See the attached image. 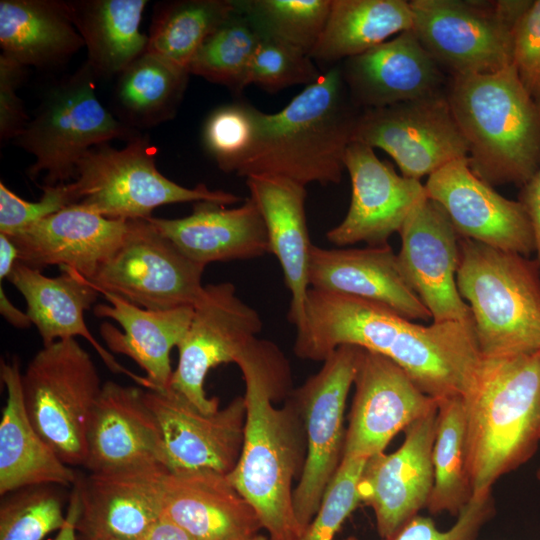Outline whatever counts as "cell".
Here are the masks:
<instances>
[{"label":"cell","instance_id":"54","mask_svg":"<svg viewBox=\"0 0 540 540\" xmlns=\"http://www.w3.org/2000/svg\"><path fill=\"white\" fill-rule=\"evenodd\" d=\"M84 540H116L112 538H90V539H84Z\"/></svg>","mask_w":540,"mask_h":540},{"label":"cell","instance_id":"47","mask_svg":"<svg viewBox=\"0 0 540 540\" xmlns=\"http://www.w3.org/2000/svg\"><path fill=\"white\" fill-rule=\"evenodd\" d=\"M25 66L0 54V139L14 140L28 122L23 103L17 89L25 76Z\"/></svg>","mask_w":540,"mask_h":540},{"label":"cell","instance_id":"53","mask_svg":"<svg viewBox=\"0 0 540 540\" xmlns=\"http://www.w3.org/2000/svg\"><path fill=\"white\" fill-rule=\"evenodd\" d=\"M247 540H269V538H268L267 535H263V534L260 533V534L254 536V537H251V538H249Z\"/></svg>","mask_w":540,"mask_h":540},{"label":"cell","instance_id":"13","mask_svg":"<svg viewBox=\"0 0 540 540\" xmlns=\"http://www.w3.org/2000/svg\"><path fill=\"white\" fill-rule=\"evenodd\" d=\"M352 141L388 153L401 175L419 180L447 164L468 160V145L446 90L424 98L361 111Z\"/></svg>","mask_w":540,"mask_h":540},{"label":"cell","instance_id":"36","mask_svg":"<svg viewBox=\"0 0 540 540\" xmlns=\"http://www.w3.org/2000/svg\"><path fill=\"white\" fill-rule=\"evenodd\" d=\"M233 10V0L160 3L154 10L146 52L188 71L201 45Z\"/></svg>","mask_w":540,"mask_h":540},{"label":"cell","instance_id":"17","mask_svg":"<svg viewBox=\"0 0 540 540\" xmlns=\"http://www.w3.org/2000/svg\"><path fill=\"white\" fill-rule=\"evenodd\" d=\"M344 166L352 186L345 218L326 233L337 246L364 242L368 246L388 244L401 230L413 210L427 197L419 180L399 175L380 160L373 148L357 141L347 146Z\"/></svg>","mask_w":540,"mask_h":540},{"label":"cell","instance_id":"9","mask_svg":"<svg viewBox=\"0 0 540 540\" xmlns=\"http://www.w3.org/2000/svg\"><path fill=\"white\" fill-rule=\"evenodd\" d=\"M156 152L142 136L122 149L108 144L92 148L79 161L73 180L77 204L109 219L137 220L152 217V211L163 205L198 201L231 205L242 200L205 184L187 188L175 183L157 169Z\"/></svg>","mask_w":540,"mask_h":540},{"label":"cell","instance_id":"30","mask_svg":"<svg viewBox=\"0 0 540 540\" xmlns=\"http://www.w3.org/2000/svg\"><path fill=\"white\" fill-rule=\"evenodd\" d=\"M108 304L93 308L98 318H111L123 328L110 323L100 325V334L110 351L131 358L146 373L155 390L170 388L174 370L170 352L184 337L193 316V306L170 310H148L113 294L101 293Z\"/></svg>","mask_w":540,"mask_h":540},{"label":"cell","instance_id":"48","mask_svg":"<svg viewBox=\"0 0 540 540\" xmlns=\"http://www.w3.org/2000/svg\"><path fill=\"white\" fill-rule=\"evenodd\" d=\"M518 201L525 208L535 235L537 261L540 265V169L520 188Z\"/></svg>","mask_w":540,"mask_h":540},{"label":"cell","instance_id":"39","mask_svg":"<svg viewBox=\"0 0 540 540\" xmlns=\"http://www.w3.org/2000/svg\"><path fill=\"white\" fill-rule=\"evenodd\" d=\"M263 39L311 55L324 29L331 0H233Z\"/></svg>","mask_w":540,"mask_h":540},{"label":"cell","instance_id":"52","mask_svg":"<svg viewBox=\"0 0 540 540\" xmlns=\"http://www.w3.org/2000/svg\"><path fill=\"white\" fill-rule=\"evenodd\" d=\"M0 313L8 323L16 328L24 329L32 325L27 313L18 309L9 300L2 285L0 286Z\"/></svg>","mask_w":540,"mask_h":540},{"label":"cell","instance_id":"12","mask_svg":"<svg viewBox=\"0 0 540 540\" xmlns=\"http://www.w3.org/2000/svg\"><path fill=\"white\" fill-rule=\"evenodd\" d=\"M204 265L186 257L149 219L129 220L121 244L87 279L99 292L148 310L193 306Z\"/></svg>","mask_w":540,"mask_h":540},{"label":"cell","instance_id":"35","mask_svg":"<svg viewBox=\"0 0 540 540\" xmlns=\"http://www.w3.org/2000/svg\"><path fill=\"white\" fill-rule=\"evenodd\" d=\"M189 75L188 71L145 52L118 75L113 100L116 118L136 130L172 119Z\"/></svg>","mask_w":540,"mask_h":540},{"label":"cell","instance_id":"45","mask_svg":"<svg viewBox=\"0 0 540 540\" xmlns=\"http://www.w3.org/2000/svg\"><path fill=\"white\" fill-rule=\"evenodd\" d=\"M494 512L491 489H484L473 493L448 530L441 531L431 518L416 515L383 540H477Z\"/></svg>","mask_w":540,"mask_h":540},{"label":"cell","instance_id":"28","mask_svg":"<svg viewBox=\"0 0 540 540\" xmlns=\"http://www.w3.org/2000/svg\"><path fill=\"white\" fill-rule=\"evenodd\" d=\"M148 219L186 257L204 266L269 253L266 226L251 197L235 208L198 201L186 217Z\"/></svg>","mask_w":540,"mask_h":540},{"label":"cell","instance_id":"29","mask_svg":"<svg viewBox=\"0 0 540 540\" xmlns=\"http://www.w3.org/2000/svg\"><path fill=\"white\" fill-rule=\"evenodd\" d=\"M251 199L263 217L269 253L279 261L291 300L287 319L300 326L304 321L310 241L305 214L306 186L279 175L259 174L245 178Z\"/></svg>","mask_w":540,"mask_h":540},{"label":"cell","instance_id":"43","mask_svg":"<svg viewBox=\"0 0 540 540\" xmlns=\"http://www.w3.org/2000/svg\"><path fill=\"white\" fill-rule=\"evenodd\" d=\"M367 460L343 456L317 513L299 540H334L346 518L361 502L358 486Z\"/></svg>","mask_w":540,"mask_h":540},{"label":"cell","instance_id":"55","mask_svg":"<svg viewBox=\"0 0 540 540\" xmlns=\"http://www.w3.org/2000/svg\"><path fill=\"white\" fill-rule=\"evenodd\" d=\"M343 540H359V539L357 537H355V536H349V537H347V538H345Z\"/></svg>","mask_w":540,"mask_h":540},{"label":"cell","instance_id":"2","mask_svg":"<svg viewBox=\"0 0 540 540\" xmlns=\"http://www.w3.org/2000/svg\"><path fill=\"white\" fill-rule=\"evenodd\" d=\"M245 384L246 418L240 457L227 474L256 511L269 540H299L293 480L302 472L306 438L289 396V364L278 346L258 337L236 358Z\"/></svg>","mask_w":540,"mask_h":540},{"label":"cell","instance_id":"21","mask_svg":"<svg viewBox=\"0 0 540 540\" xmlns=\"http://www.w3.org/2000/svg\"><path fill=\"white\" fill-rule=\"evenodd\" d=\"M167 472L151 464L78 474L77 531L83 539L139 540L162 516Z\"/></svg>","mask_w":540,"mask_h":540},{"label":"cell","instance_id":"16","mask_svg":"<svg viewBox=\"0 0 540 540\" xmlns=\"http://www.w3.org/2000/svg\"><path fill=\"white\" fill-rule=\"evenodd\" d=\"M354 385L343 456L369 459L384 452L398 432L438 407L399 365L368 350L362 351Z\"/></svg>","mask_w":540,"mask_h":540},{"label":"cell","instance_id":"34","mask_svg":"<svg viewBox=\"0 0 540 540\" xmlns=\"http://www.w3.org/2000/svg\"><path fill=\"white\" fill-rule=\"evenodd\" d=\"M405 0H331L322 34L310 57L329 67L411 29Z\"/></svg>","mask_w":540,"mask_h":540},{"label":"cell","instance_id":"1","mask_svg":"<svg viewBox=\"0 0 540 540\" xmlns=\"http://www.w3.org/2000/svg\"><path fill=\"white\" fill-rule=\"evenodd\" d=\"M341 345L391 359L437 401L462 396L482 358L474 325L425 326L378 303L309 288L293 347L296 356L324 361Z\"/></svg>","mask_w":540,"mask_h":540},{"label":"cell","instance_id":"10","mask_svg":"<svg viewBox=\"0 0 540 540\" xmlns=\"http://www.w3.org/2000/svg\"><path fill=\"white\" fill-rule=\"evenodd\" d=\"M531 1L412 0V30L449 76L512 64V31Z\"/></svg>","mask_w":540,"mask_h":540},{"label":"cell","instance_id":"44","mask_svg":"<svg viewBox=\"0 0 540 540\" xmlns=\"http://www.w3.org/2000/svg\"><path fill=\"white\" fill-rule=\"evenodd\" d=\"M42 196L36 202L26 201L0 182V233L15 235L29 226L80 200L74 181L42 186Z\"/></svg>","mask_w":540,"mask_h":540},{"label":"cell","instance_id":"50","mask_svg":"<svg viewBox=\"0 0 540 540\" xmlns=\"http://www.w3.org/2000/svg\"><path fill=\"white\" fill-rule=\"evenodd\" d=\"M69 494L68 509L66 521L63 527L58 530L55 538L52 540H76V523L79 515V501L76 490L72 487Z\"/></svg>","mask_w":540,"mask_h":540},{"label":"cell","instance_id":"8","mask_svg":"<svg viewBox=\"0 0 540 540\" xmlns=\"http://www.w3.org/2000/svg\"><path fill=\"white\" fill-rule=\"evenodd\" d=\"M103 383L75 338L43 346L22 373L24 405L42 439L67 465L87 460V429Z\"/></svg>","mask_w":540,"mask_h":540},{"label":"cell","instance_id":"42","mask_svg":"<svg viewBox=\"0 0 540 540\" xmlns=\"http://www.w3.org/2000/svg\"><path fill=\"white\" fill-rule=\"evenodd\" d=\"M322 73L309 55L285 44L262 39L249 64L245 88L254 84L276 92L299 84L308 86Z\"/></svg>","mask_w":540,"mask_h":540},{"label":"cell","instance_id":"49","mask_svg":"<svg viewBox=\"0 0 540 540\" xmlns=\"http://www.w3.org/2000/svg\"><path fill=\"white\" fill-rule=\"evenodd\" d=\"M139 540H194L182 528L171 522L164 516L139 539Z\"/></svg>","mask_w":540,"mask_h":540},{"label":"cell","instance_id":"32","mask_svg":"<svg viewBox=\"0 0 540 540\" xmlns=\"http://www.w3.org/2000/svg\"><path fill=\"white\" fill-rule=\"evenodd\" d=\"M83 46L67 1H0L1 54L21 65H59Z\"/></svg>","mask_w":540,"mask_h":540},{"label":"cell","instance_id":"14","mask_svg":"<svg viewBox=\"0 0 540 540\" xmlns=\"http://www.w3.org/2000/svg\"><path fill=\"white\" fill-rule=\"evenodd\" d=\"M262 328L258 312L237 296L231 282L204 285L193 305L190 325L177 346L178 363L170 388L203 413L218 411L219 399L205 392L208 372L220 364L235 363Z\"/></svg>","mask_w":540,"mask_h":540},{"label":"cell","instance_id":"24","mask_svg":"<svg viewBox=\"0 0 540 540\" xmlns=\"http://www.w3.org/2000/svg\"><path fill=\"white\" fill-rule=\"evenodd\" d=\"M129 220L109 219L78 204L9 236L19 262L38 270L51 265L90 279L123 241Z\"/></svg>","mask_w":540,"mask_h":540},{"label":"cell","instance_id":"51","mask_svg":"<svg viewBox=\"0 0 540 540\" xmlns=\"http://www.w3.org/2000/svg\"><path fill=\"white\" fill-rule=\"evenodd\" d=\"M19 261V252L11 240L5 234L0 233V279H7Z\"/></svg>","mask_w":540,"mask_h":540},{"label":"cell","instance_id":"23","mask_svg":"<svg viewBox=\"0 0 540 540\" xmlns=\"http://www.w3.org/2000/svg\"><path fill=\"white\" fill-rule=\"evenodd\" d=\"M151 464L163 465L162 436L144 388L106 381L90 415L84 467L103 472Z\"/></svg>","mask_w":540,"mask_h":540},{"label":"cell","instance_id":"15","mask_svg":"<svg viewBox=\"0 0 540 540\" xmlns=\"http://www.w3.org/2000/svg\"><path fill=\"white\" fill-rule=\"evenodd\" d=\"M162 436L163 465L169 472L212 470L229 474L240 457L244 438V396L206 414L172 388L145 390Z\"/></svg>","mask_w":540,"mask_h":540},{"label":"cell","instance_id":"5","mask_svg":"<svg viewBox=\"0 0 540 540\" xmlns=\"http://www.w3.org/2000/svg\"><path fill=\"white\" fill-rule=\"evenodd\" d=\"M446 97L468 145L472 172L493 186H524L540 169V106L511 64L449 77Z\"/></svg>","mask_w":540,"mask_h":540},{"label":"cell","instance_id":"25","mask_svg":"<svg viewBox=\"0 0 540 540\" xmlns=\"http://www.w3.org/2000/svg\"><path fill=\"white\" fill-rule=\"evenodd\" d=\"M308 279L310 288L378 303L412 321L432 319L406 282L389 244L348 249L313 244Z\"/></svg>","mask_w":540,"mask_h":540},{"label":"cell","instance_id":"41","mask_svg":"<svg viewBox=\"0 0 540 540\" xmlns=\"http://www.w3.org/2000/svg\"><path fill=\"white\" fill-rule=\"evenodd\" d=\"M260 110L247 103L220 106L207 117L203 143L225 173H238L251 155L258 136Z\"/></svg>","mask_w":540,"mask_h":540},{"label":"cell","instance_id":"27","mask_svg":"<svg viewBox=\"0 0 540 540\" xmlns=\"http://www.w3.org/2000/svg\"><path fill=\"white\" fill-rule=\"evenodd\" d=\"M162 516L194 540H247L263 529L228 476L212 470L168 471Z\"/></svg>","mask_w":540,"mask_h":540},{"label":"cell","instance_id":"7","mask_svg":"<svg viewBox=\"0 0 540 540\" xmlns=\"http://www.w3.org/2000/svg\"><path fill=\"white\" fill-rule=\"evenodd\" d=\"M95 81L96 75L85 62L52 88L14 139L35 158L27 170L31 180L44 174L43 186L72 182L79 161L89 150L113 139L129 142L141 136L102 105Z\"/></svg>","mask_w":540,"mask_h":540},{"label":"cell","instance_id":"6","mask_svg":"<svg viewBox=\"0 0 540 540\" xmlns=\"http://www.w3.org/2000/svg\"><path fill=\"white\" fill-rule=\"evenodd\" d=\"M456 283L471 309L483 357L540 350L537 259L460 237Z\"/></svg>","mask_w":540,"mask_h":540},{"label":"cell","instance_id":"22","mask_svg":"<svg viewBox=\"0 0 540 540\" xmlns=\"http://www.w3.org/2000/svg\"><path fill=\"white\" fill-rule=\"evenodd\" d=\"M340 67L353 102L362 110L441 93L449 80L412 28L342 61Z\"/></svg>","mask_w":540,"mask_h":540},{"label":"cell","instance_id":"3","mask_svg":"<svg viewBox=\"0 0 540 540\" xmlns=\"http://www.w3.org/2000/svg\"><path fill=\"white\" fill-rule=\"evenodd\" d=\"M361 111L340 63L327 68L279 112L260 111L255 147L237 175H279L305 186L339 183Z\"/></svg>","mask_w":540,"mask_h":540},{"label":"cell","instance_id":"19","mask_svg":"<svg viewBox=\"0 0 540 540\" xmlns=\"http://www.w3.org/2000/svg\"><path fill=\"white\" fill-rule=\"evenodd\" d=\"M424 187L460 237L526 257L536 251L533 226L523 205L477 177L468 160L447 164L430 175Z\"/></svg>","mask_w":540,"mask_h":540},{"label":"cell","instance_id":"33","mask_svg":"<svg viewBox=\"0 0 540 540\" xmlns=\"http://www.w3.org/2000/svg\"><path fill=\"white\" fill-rule=\"evenodd\" d=\"M146 0L67 1L96 77L118 76L147 50L140 31Z\"/></svg>","mask_w":540,"mask_h":540},{"label":"cell","instance_id":"11","mask_svg":"<svg viewBox=\"0 0 540 540\" xmlns=\"http://www.w3.org/2000/svg\"><path fill=\"white\" fill-rule=\"evenodd\" d=\"M363 349L341 345L323 366L289 396L296 403L305 430L306 455L293 492V508L303 533L321 504L344 453L346 401Z\"/></svg>","mask_w":540,"mask_h":540},{"label":"cell","instance_id":"18","mask_svg":"<svg viewBox=\"0 0 540 540\" xmlns=\"http://www.w3.org/2000/svg\"><path fill=\"white\" fill-rule=\"evenodd\" d=\"M399 234L400 270L430 312L432 322L474 325L471 309L456 283L460 236L443 209L426 198L409 215Z\"/></svg>","mask_w":540,"mask_h":540},{"label":"cell","instance_id":"31","mask_svg":"<svg viewBox=\"0 0 540 540\" xmlns=\"http://www.w3.org/2000/svg\"><path fill=\"white\" fill-rule=\"evenodd\" d=\"M0 377L7 391L0 421V495L41 484L72 488L78 473L58 457L28 418L17 359L1 360Z\"/></svg>","mask_w":540,"mask_h":540},{"label":"cell","instance_id":"20","mask_svg":"<svg viewBox=\"0 0 540 540\" xmlns=\"http://www.w3.org/2000/svg\"><path fill=\"white\" fill-rule=\"evenodd\" d=\"M437 410L411 423L396 451L370 457L363 468L360 500L373 510L382 539L427 507L434 483Z\"/></svg>","mask_w":540,"mask_h":540},{"label":"cell","instance_id":"37","mask_svg":"<svg viewBox=\"0 0 540 540\" xmlns=\"http://www.w3.org/2000/svg\"><path fill=\"white\" fill-rule=\"evenodd\" d=\"M466 419L461 396L438 401L433 447L434 483L427 504L431 514L458 516L473 491L466 464Z\"/></svg>","mask_w":540,"mask_h":540},{"label":"cell","instance_id":"40","mask_svg":"<svg viewBox=\"0 0 540 540\" xmlns=\"http://www.w3.org/2000/svg\"><path fill=\"white\" fill-rule=\"evenodd\" d=\"M64 488L32 485L2 495L0 540H43L60 530L66 521Z\"/></svg>","mask_w":540,"mask_h":540},{"label":"cell","instance_id":"26","mask_svg":"<svg viewBox=\"0 0 540 540\" xmlns=\"http://www.w3.org/2000/svg\"><path fill=\"white\" fill-rule=\"evenodd\" d=\"M7 279L24 297L26 313L43 346L58 340L85 338L110 371L128 376L146 390H155L146 377L122 366L87 328L84 313L91 309L100 292L85 277L68 268L49 277L18 261Z\"/></svg>","mask_w":540,"mask_h":540},{"label":"cell","instance_id":"4","mask_svg":"<svg viewBox=\"0 0 540 540\" xmlns=\"http://www.w3.org/2000/svg\"><path fill=\"white\" fill-rule=\"evenodd\" d=\"M473 493L527 462L540 442V350L483 357L461 396Z\"/></svg>","mask_w":540,"mask_h":540},{"label":"cell","instance_id":"46","mask_svg":"<svg viewBox=\"0 0 540 540\" xmlns=\"http://www.w3.org/2000/svg\"><path fill=\"white\" fill-rule=\"evenodd\" d=\"M512 65L540 106V0L531 1L512 31Z\"/></svg>","mask_w":540,"mask_h":540},{"label":"cell","instance_id":"56","mask_svg":"<svg viewBox=\"0 0 540 540\" xmlns=\"http://www.w3.org/2000/svg\"><path fill=\"white\" fill-rule=\"evenodd\" d=\"M536 477H537L538 481L540 482V467L538 468V470L536 472Z\"/></svg>","mask_w":540,"mask_h":540},{"label":"cell","instance_id":"38","mask_svg":"<svg viewBox=\"0 0 540 540\" xmlns=\"http://www.w3.org/2000/svg\"><path fill=\"white\" fill-rule=\"evenodd\" d=\"M262 39L248 17L234 5L231 14L201 45L188 72L239 93L245 88L249 64Z\"/></svg>","mask_w":540,"mask_h":540}]
</instances>
